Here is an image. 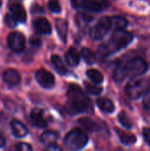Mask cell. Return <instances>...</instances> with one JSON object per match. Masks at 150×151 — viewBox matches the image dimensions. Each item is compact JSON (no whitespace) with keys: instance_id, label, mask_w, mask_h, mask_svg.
<instances>
[{"instance_id":"cell-1","label":"cell","mask_w":150,"mask_h":151,"mask_svg":"<svg viewBox=\"0 0 150 151\" xmlns=\"http://www.w3.org/2000/svg\"><path fill=\"white\" fill-rule=\"evenodd\" d=\"M148 70L147 62L141 58H133L128 61L120 62L113 73V79L116 82L123 81L126 77L135 78L144 74Z\"/></svg>"},{"instance_id":"cell-2","label":"cell","mask_w":150,"mask_h":151,"mask_svg":"<svg viewBox=\"0 0 150 151\" xmlns=\"http://www.w3.org/2000/svg\"><path fill=\"white\" fill-rule=\"evenodd\" d=\"M133 39L132 33L126 30H115L109 41L102 44L98 49V53L101 57H108L129 45Z\"/></svg>"},{"instance_id":"cell-3","label":"cell","mask_w":150,"mask_h":151,"mask_svg":"<svg viewBox=\"0 0 150 151\" xmlns=\"http://www.w3.org/2000/svg\"><path fill=\"white\" fill-rule=\"evenodd\" d=\"M67 96L68 104L72 111L75 113H80L88 111L89 107V100L80 87L75 84L70 85Z\"/></svg>"},{"instance_id":"cell-4","label":"cell","mask_w":150,"mask_h":151,"mask_svg":"<svg viewBox=\"0 0 150 151\" xmlns=\"http://www.w3.org/2000/svg\"><path fill=\"white\" fill-rule=\"evenodd\" d=\"M88 142L87 134L80 129H73L65 137V147L72 151H78L83 149Z\"/></svg>"},{"instance_id":"cell-5","label":"cell","mask_w":150,"mask_h":151,"mask_svg":"<svg viewBox=\"0 0 150 151\" xmlns=\"http://www.w3.org/2000/svg\"><path fill=\"white\" fill-rule=\"evenodd\" d=\"M148 81L145 79L135 77L132 78L126 84L125 92L130 99H138L144 95Z\"/></svg>"},{"instance_id":"cell-6","label":"cell","mask_w":150,"mask_h":151,"mask_svg":"<svg viewBox=\"0 0 150 151\" xmlns=\"http://www.w3.org/2000/svg\"><path fill=\"white\" fill-rule=\"evenodd\" d=\"M112 27V19L111 17L104 16L102 17L96 24L90 29V36L95 40L103 39Z\"/></svg>"},{"instance_id":"cell-7","label":"cell","mask_w":150,"mask_h":151,"mask_svg":"<svg viewBox=\"0 0 150 151\" xmlns=\"http://www.w3.org/2000/svg\"><path fill=\"white\" fill-rule=\"evenodd\" d=\"M74 7H80L89 12H101L108 8L109 3L106 0H72Z\"/></svg>"},{"instance_id":"cell-8","label":"cell","mask_w":150,"mask_h":151,"mask_svg":"<svg viewBox=\"0 0 150 151\" xmlns=\"http://www.w3.org/2000/svg\"><path fill=\"white\" fill-rule=\"evenodd\" d=\"M8 46L14 52H20L25 48V36L20 32H12L9 35Z\"/></svg>"},{"instance_id":"cell-9","label":"cell","mask_w":150,"mask_h":151,"mask_svg":"<svg viewBox=\"0 0 150 151\" xmlns=\"http://www.w3.org/2000/svg\"><path fill=\"white\" fill-rule=\"evenodd\" d=\"M35 78L38 83L45 88H52L55 84L54 75L45 69H40L35 73Z\"/></svg>"},{"instance_id":"cell-10","label":"cell","mask_w":150,"mask_h":151,"mask_svg":"<svg viewBox=\"0 0 150 151\" xmlns=\"http://www.w3.org/2000/svg\"><path fill=\"white\" fill-rule=\"evenodd\" d=\"M4 81L10 87H15L20 82V75L14 69H8L4 73Z\"/></svg>"},{"instance_id":"cell-11","label":"cell","mask_w":150,"mask_h":151,"mask_svg":"<svg viewBox=\"0 0 150 151\" xmlns=\"http://www.w3.org/2000/svg\"><path fill=\"white\" fill-rule=\"evenodd\" d=\"M34 27L38 33L42 35H50L51 33V26L45 18L36 19L34 21Z\"/></svg>"},{"instance_id":"cell-12","label":"cell","mask_w":150,"mask_h":151,"mask_svg":"<svg viewBox=\"0 0 150 151\" xmlns=\"http://www.w3.org/2000/svg\"><path fill=\"white\" fill-rule=\"evenodd\" d=\"M11 131H12L13 134L18 138H23L28 133L27 128L26 127V126L21 121H19L18 119L11 120Z\"/></svg>"},{"instance_id":"cell-13","label":"cell","mask_w":150,"mask_h":151,"mask_svg":"<svg viewBox=\"0 0 150 151\" xmlns=\"http://www.w3.org/2000/svg\"><path fill=\"white\" fill-rule=\"evenodd\" d=\"M11 15L16 19L17 21L25 22L27 20V12L24 7L20 4H12L10 7Z\"/></svg>"},{"instance_id":"cell-14","label":"cell","mask_w":150,"mask_h":151,"mask_svg":"<svg viewBox=\"0 0 150 151\" xmlns=\"http://www.w3.org/2000/svg\"><path fill=\"white\" fill-rule=\"evenodd\" d=\"M30 119H31L33 125L37 127L43 128V127H46L48 125L47 121L45 120V119L42 116V111H40L39 109H34L31 111Z\"/></svg>"},{"instance_id":"cell-15","label":"cell","mask_w":150,"mask_h":151,"mask_svg":"<svg viewBox=\"0 0 150 151\" xmlns=\"http://www.w3.org/2000/svg\"><path fill=\"white\" fill-rule=\"evenodd\" d=\"M98 107L104 112L107 113H112L115 110V105L113 102L106 97H100L96 101Z\"/></svg>"},{"instance_id":"cell-16","label":"cell","mask_w":150,"mask_h":151,"mask_svg":"<svg viewBox=\"0 0 150 151\" xmlns=\"http://www.w3.org/2000/svg\"><path fill=\"white\" fill-rule=\"evenodd\" d=\"M79 123L88 131L90 132H98L101 130V127L93 119L89 118H81L79 119Z\"/></svg>"},{"instance_id":"cell-17","label":"cell","mask_w":150,"mask_h":151,"mask_svg":"<svg viewBox=\"0 0 150 151\" xmlns=\"http://www.w3.org/2000/svg\"><path fill=\"white\" fill-rule=\"evenodd\" d=\"M56 27L57 31L60 36V38L64 41V42L66 41L67 36V31H68V24L67 21L62 19H57L56 20Z\"/></svg>"},{"instance_id":"cell-18","label":"cell","mask_w":150,"mask_h":151,"mask_svg":"<svg viewBox=\"0 0 150 151\" xmlns=\"http://www.w3.org/2000/svg\"><path fill=\"white\" fill-rule=\"evenodd\" d=\"M65 60L71 66H77L80 63V55L74 48H71L65 54Z\"/></svg>"},{"instance_id":"cell-19","label":"cell","mask_w":150,"mask_h":151,"mask_svg":"<svg viewBox=\"0 0 150 151\" xmlns=\"http://www.w3.org/2000/svg\"><path fill=\"white\" fill-rule=\"evenodd\" d=\"M51 62L56 69V71L57 73H59L60 74H65L67 73V69L63 62V60L61 59V58L57 55H53L51 57Z\"/></svg>"},{"instance_id":"cell-20","label":"cell","mask_w":150,"mask_h":151,"mask_svg":"<svg viewBox=\"0 0 150 151\" xmlns=\"http://www.w3.org/2000/svg\"><path fill=\"white\" fill-rule=\"evenodd\" d=\"M57 140V134L51 131H46L41 135V141L46 145H52L56 144Z\"/></svg>"},{"instance_id":"cell-21","label":"cell","mask_w":150,"mask_h":151,"mask_svg":"<svg viewBox=\"0 0 150 151\" xmlns=\"http://www.w3.org/2000/svg\"><path fill=\"white\" fill-rule=\"evenodd\" d=\"M112 27L115 28V30H125L126 27L128 25V21L126 19L120 17V16H115L112 17Z\"/></svg>"},{"instance_id":"cell-22","label":"cell","mask_w":150,"mask_h":151,"mask_svg":"<svg viewBox=\"0 0 150 151\" xmlns=\"http://www.w3.org/2000/svg\"><path fill=\"white\" fill-rule=\"evenodd\" d=\"M81 56L88 65H93L96 62V56L95 54L88 48H83L81 50Z\"/></svg>"},{"instance_id":"cell-23","label":"cell","mask_w":150,"mask_h":151,"mask_svg":"<svg viewBox=\"0 0 150 151\" xmlns=\"http://www.w3.org/2000/svg\"><path fill=\"white\" fill-rule=\"evenodd\" d=\"M87 76L95 83L100 84L103 81V75L96 69H89L87 72Z\"/></svg>"},{"instance_id":"cell-24","label":"cell","mask_w":150,"mask_h":151,"mask_svg":"<svg viewBox=\"0 0 150 151\" xmlns=\"http://www.w3.org/2000/svg\"><path fill=\"white\" fill-rule=\"evenodd\" d=\"M118 135H119V139L120 141L126 144V145H131L136 142L137 139L135 137L134 134H129V133H125V132H121V131H118Z\"/></svg>"},{"instance_id":"cell-25","label":"cell","mask_w":150,"mask_h":151,"mask_svg":"<svg viewBox=\"0 0 150 151\" xmlns=\"http://www.w3.org/2000/svg\"><path fill=\"white\" fill-rule=\"evenodd\" d=\"M118 121L120 122V124L127 129H131L133 127V122L132 120L129 119V117L127 116V114L125 111H121L118 114Z\"/></svg>"},{"instance_id":"cell-26","label":"cell","mask_w":150,"mask_h":151,"mask_svg":"<svg viewBox=\"0 0 150 151\" xmlns=\"http://www.w3.org/2000/svg\"><path fill=\"white\" fill-rule=\"evenodd\" d=\"M143 106L145 109L150 110V81H148L147 88L144 93V97H143Z\"/></svg>"},{"instance_id":"cell-27","label":"cell","mask_w":150,"mask_h":151,"mask_svg":"<svg viewBox=\"0 0 150 151\" xmlns=\"http://www.w3.org/2000/svg\"><path fill=\"white\" fill-rule=\"evenodd\" d=\"M48 6L50 10L53 12L58 13L61 12V5L58 0H50L48 2Z\"/></svg>"},{"instance_id":"cell-28","label":"cell","mask_w":150,"mask_h":151,"mask_svg":"<svg viewBox=\"0 0 150 151\" xmlns=\"http://www.w3.org/2000/svg\"><path fill=\"white\" fill-rule=\"evenodd\" d=\"M85 87H86V89L92 95H99L103 91L102 88H99V87L90 84L88 82H85Z\"/></svg>"},{"instance_id":"cell-29","label":"cell","mask_w":150,"mask_h":151,"mask_svg":"<svg viewBox=\"0 0 150 151\" xmlns=\"http://www.w3.org/2000/svg\"><path fill=\"white\" fill-rule=\"evenodd\" d=\"M4 23L10 28H12L17 25V20L11 14H6L4 16Z\"/></svg>"},{"instance_id":"cell-30","label":"cell","mask_w":150,"mask_h":151,"mask_svg":"<svg viewBox=\"0 0 150 151\" xmlns=\"http://www.w3.org/2000/svg\"><path fill=\"white\" fill-rule=\"evenodd\" d=\"M16 150H17V151H33L32 147L29 144L25 143V142L18 143L16 146Z\"/></svg>"},{"instance_id":"cell-31","label":"cell","mask_w":150,"mask_h":151,"mask_svg":"<svg viewBox=\"0 0 150 151\" xmlns=\"http://www.w3.org/2000/svg\"><path fill=\"white\" fill-rule=\"evenodd\" d=\"M143 134V137L144 140L146 141V142L150 146V128L149 127H145L142 131Z\"/></svg>"},{"instance_id":"cell-32","label":"cell","mask_w":150,"mask_h":151,"mask_svg":"<svg viewBox=\"0 0 150 151\" xmlns=\"http://www.w3.org/2000/svg\"><path fill=\"white\" fill-rule=\"evenodd\" d=\"M44 151H62V150L57 144H52V145H49Z\"/></svg>"},{"instance_id":"cell-33","label":"cell","mask_w":150,"mask_h":151,"mask_svg":"<svg viewBox=\"0 0 150 151\" xmlns=\"http://www.w3.org/2000/svg\"><path fill=\"white\" fill-rule=\"evenodd\" d=\"M5 144V139L4 137V135L0 133V148L1 147H4Z\"/></svg>"},{"instance_id":"cell-34","label":"cell","mask_w":150,"mask_h":151,"mask_svg":"<svg viewBox=\"0 0 150 151\" xmlns=\"http://www.w3.org/2000/svg\"><path fill=\"white\" fill-rule=\"evenodd\" d=\"M31 43L33 44V45H34V46H36V45H39L41 42H40V40L39 39H32L31 40Z\"/></svg>"},{"instance_id":"cell-35","label":"cell","mask_w":150,"mask_h":151,"mask_svg":"<svg viewBox=\"0 0 150 151\" xmlns=\"http://www.w3.org/2000/svg\"><path fill=\"white\" fill-rule=\"evenodd\" d=\"M1 4H2V0H0V6H1Z\"/></svg>"}]
</instances>
